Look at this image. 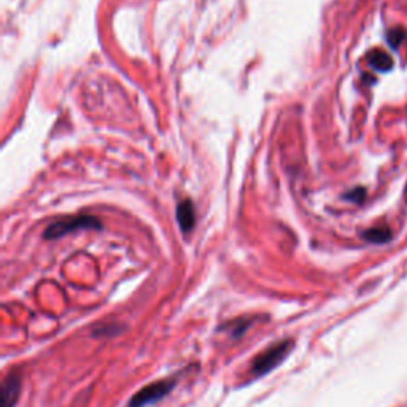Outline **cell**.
Listing matches in <instances>:
<instances>
[{
    "mask_svg": "<svg viewBox=\"0 0 407 407\" xmlns=\"http://www.w3.org/2000/svg\"><path fill=\"white\" fill-rule=\"evenodd\" d=\"M117 332V324H110V327H104V324H100L99 328L94 329V336H107V334H115Z\"/></svg>",
    "mask_w": 407,
    "mask_h": 407,
    "instance_id": "8fae6325",
    "label": "cell"
},
{
    "mask_svg": "<svg viewBox=\"0 0 407 407\" xmlns=\"http://www.w3.org/2000/svg\"><path fill=\"white\" fill-rule=\"evenodd\" d=\"M391 229L386 226H376L363 233V239L371 243H386L391 240Z\"/></svg>",
    "mask_w": 407,
    "mask_h": 407,
    "instance_id": "52a82bcc",
    "label": "cell"
},
{
    "mask_svg": "<svg viewBox=\"0 0 407 407\" xmlns=\"http://www.w3.org/2000/svg\"><path fill=\"white\" fill-rule=\"evenodd\" d=\"M175 385H177L175 379H164V381H158L147 385L135 393L131 398V401H129L127 407H147L148 404L158 403L175 388Z\"/></svg>",
    "mask_w": 407,
    "mask_h": 407,
    "instance_id": "7a4b0ae2",
    "label": "cell"
},
{
    "mask_svg": "<svg viewBox=\"0 0 407 407\" xmlns=\"http://www.w3.org/2000/svg\"><path fill=\"white\" fill-rule=\"evenodd\" d=\"M406 201H407V186H406Z\"/></svg>",
    "mask_w": 407,
    "mask_h": 407,
    "instance_id": "7c38bea8",
    "label": "cell"
},
{
    "mask_svg": "<svg viewBox=\"0 0 407 407\" xmlns=\"http://www.w3.org/2000/svg\"><path fill=\"white\" fill-rule=\"evenodd\" d=\"M100 228L102 225L96 216L80 215V216H75V218L53 223V225L46 228L43 236H45V239H59V237L73 233V231H78V229H100Z\"/></svg>",
    "mask_w": 407,
    "mask_h": 407,
    "instance_id": "3957f363",
    "label": "cell"
},
{
    "mask_svg": "<svg viewBox=\"0 0 407 407\" xmlns=\"http://www.w3.org/2000/svg\"><path fill=\"white\" fill-rule=\"evenodd\" d=\"M364 196H366V189L363 188H355L354 191H350L344 196L345 199L349 201H354V202H363L364 201Z\"/></svg>",
    "mask_w": 407,
    "mask_h": 407,
    "instance_id": "30bf717a",
    "label": "cell"
},
{
    "mask_svg": "<svg viewBox=\"0 0 407 407\" xmlns=\"http://www.w3.org/2000/svg\"><path fill=\"white\" fill-rule=\"evenodd\" d=\"M177 218L180 223V228L183 233H189L194 228L196 223V213H194V206L191 201H181L179 206V212H177Z\"/></svg>",
    "mask_w": 407,
    "mask_h": 407,
    "instance_id": "5b68a950",
    "label": "cell"
},
{
    "mask_svg": "<svg viewBox=\"0 0 407 407\" xmlns=\"http://www.w3.org/2000/svg\"><path fill=\"white\" fill-rule=\"evenodd\" d=\"M293 345L295 344L291 339H283V341L274 344L273 347L261 352V354L256 355V358L253 359L252 366H250V374L255 379L269 374L270 371H274L277 366L288 356L291 349H293Z\"/></svg>",
    "mask_w": 407,
    "mask_h": 407,
    "instance_id": "6da1fadb",
    "label": "cell"
},
{
    "mask_svg": "<svg viewBox=\"0 0 407 407\" xmlns=\"http://www.w3.org/2000/svg\"><path fill=\"white\" fill-rule=\"evenodd\" d=\"M250 324H252V320H247V318H237V320L234 322L223 324L220 331L228 328L231 331V334H233L234 337H240L242 334H245V331L248 329Z\"/></svg>",
    "mask_w": 407,
    "mask_h": 407,
    "instance_id": "ba28073f",
    "label": "cell"
},
{
    "mask_svg": "<svg viewBox=\"0 0 407 407\" xmlns=\"http://www.w3.org/2000/svg\"><path fill=\"white\" fill-rule=\"evenodd\" d=\"M407 37V33L401 27H395V29H391L388 32V43L393 50H398L399 45H401Z\"/></svg>",
    "mask_w": 407,
    "mask_h": 407,
    "instance_id": "9c48e42d",
    "label": "cell"
},
{
    "mask_svg": "<svg viewBox=\"0 0 407 407\" xmlns=\"http://www.w3.org/2000/svg\"><path fill=\"white\" fill-rule=\"evenodd\" d=\"M368 63L374 70L388 72L393 69V59L382 50H374L368 54Z\"/></svg>",
    "mask_w": 407,
    "mask_h": 407,
    "instance_id": "8992f818",
    "label": "cell"
},
{
    "mask_svg": "<svg viewBox=\"0 0 407 407\" xmlns=\"http://www.w3.org/2000/svg\"><path fill=\"white\" fill-rule=\"evenodd\" d=\"M23 379L18 371H11L9 376L4 379L2 386H0V407H15L19 395H21Z\"/></svg>",
    "mask_w": 407,
    "mask_h": 407,
    "instance_id": "277c9868",
    "label": "cell"
}]
</instances>
